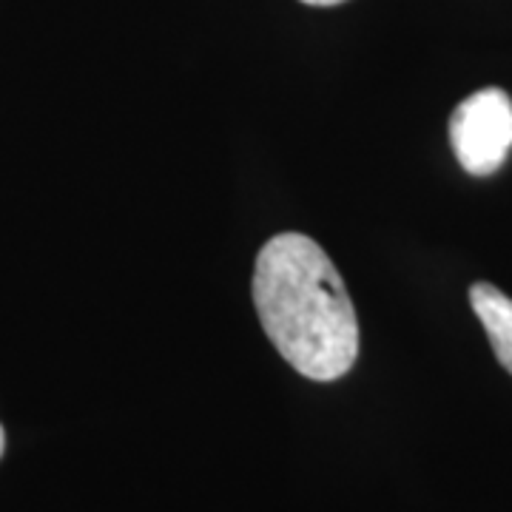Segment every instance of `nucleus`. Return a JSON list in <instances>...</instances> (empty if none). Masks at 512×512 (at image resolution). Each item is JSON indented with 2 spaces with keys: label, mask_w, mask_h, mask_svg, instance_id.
I'll return each mask as SVG.
<instances>
[{
  "label": "nucleus",
  "mask_w": 512,
  "mask_h": 512,
  "mask_svg": "<svg viewBox=\"0 0 512 512\" xmlns=\"http://www.w3.org/2000/svg\"><path fill=\"white\" fill-rule=\"evenodd\" d=\"M254 305L282 359L313 382H336L356 365L359 319L350 293L305 234H276L256 256Z\"/></svg>",
  "instance_id": "nucleus-1"
},
{
  "label": "nucleus",
  "mask_w": 512,
  "mask_h": 512,
  "mask_svg": "<svg viewBox=\"0 0 512 512\" xmlns=\"http://www.w3.org/2000/svg\"><path fill=\"white\" fill-rule=\"evenodd\" d=\"M450 143L473 177L498 171L512 148V100L504 89H481L458 103L450 117Z\"/></svg>",
  "instance_id": "nucleus-2"
},
{
  "label": "nucleus",
  "mask_w": 512,
  "mask_h": 512,
  "mask_svg": "<svg viewBox=\"0 0 512 512\" xmlns=\"http://www.w3.org/2000/svg\"><path fill=\"white\" fill-rule=\"evenodd\" d=\"M470 305L490 336L495 359L512 373V299L490 282H476L470 288Z\"/></svg>",
  "instance_id": "nucleus-3"
},
{
  "label": "nucleus",
  "mask_w": 512,
  "mask_h": 512,
  "mask_svg": "<svg viewBox=\"0 0 512 512\" xmlns=\"http://www.w3.org/2000/svg\"><path fill=\"white\" fill-rule=\"evenodd\" d=\"M308 6H336V3H345V0H302Z\"/></svg>",
  "instance_id": "nucleus-4"
},
{
  "label": "nucleus",
  "mask_w": 512,
  "mask_h": 512,
  "mask_svg": "<svg viewBox=\"0 0 512 512\" xmlns=\"http://www.w3.org/2000/svg\"><path fill=\"white\" fill-rule=\"evenodd\" d=\"M3 447H6V433H3V427H0V456H3Z\"/></svg>",
  "instance_id": "nucleus-5"
}]
</instances>
